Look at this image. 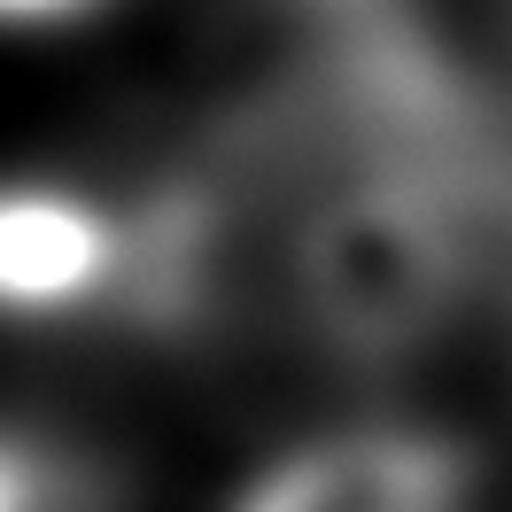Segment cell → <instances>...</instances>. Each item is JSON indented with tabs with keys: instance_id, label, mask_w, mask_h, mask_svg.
<instances>
[{
	"instance_id": "3",
	"label": "cell",
	"mask_w": 512,
	"mask_h": 512,
	"mask_svg": "<svg viewBox=\"0 0 512 512\" xmlns=\"http://www.w3.org/2000/svg\"><path fill=\"white\" fill-rule=\"evenodd\" d=\"M125 218L94 210L70 187H0V311L55 319L117 295Z\"/></svg>"
},
{
	"instance_id": "4",
	"label": "cell",
	"mask_w": 512,
	"mask_h": 512,
	"mask_svg": "<svg viewBox=\"0 0 512 512\" xmlns=\"http://www.w3.org/2000/svg\"><path fill=\"white\" fill-rule=\"evenodd\" d=\"M63 497H70V474L47 450L0 435V512H55Z\"/></svg>"
},
{
	"instance_id": "2",
	"label": "cell",
	"mask_w": 512,
	"mask_h": 512,
	"mask_svg": "<svg viewBox=\"0 0 512 512\" xmlns=\"http://www.w3.org/2000/svg\"><path fill=\"white\" fill-rule=\"evenodd\" d=\"M233 512H474V450L443 427H342L272 458Z\"/></svg>"
},
{
	"instance_id": "5",
	"label": "cell",
	"mask_w": 512,
	"mask_h": 512,
	"mask_svg": "<svg viewBox=\"0 0 512 512\" xmlns=\"http://www.w3.org/2000/svg\"><path fill=\"white\" fill-rule=\"evenodd\" d=\"M78 8H94V0H0V24H55Z\"/></svg>"
},
{
	"instance_id": "6",
	"label": "cell",
	"mask_w": 512,
	"mask_h": 512,
	"mask_svg": "<svg viewBox=\"0 0 512 512\" xmlns=\"http://www.w3.org/2000/svg\"><path fill=\"white\" fill-rule=\"evenodd\" d=\"M319 24H342V16H365V8H388V0H303Z\"/></svg>"
},
{
	"instance_id": "1",
	"label": "cell",
	"mask_w": 512,
	"mask_h": 512,
	"mask_svg": "<svg viewBox=\"0 0 512 512\" xmlns=\"http://www.w3.org/2000/svg\"><path fill=\"white\" fill-rule=\"evenodd\" d=\"M481 210L435 171L350 163L295 218L288 280L342 365H396L443 342L481 288Z\"/></svg>"
}]
</instances>
